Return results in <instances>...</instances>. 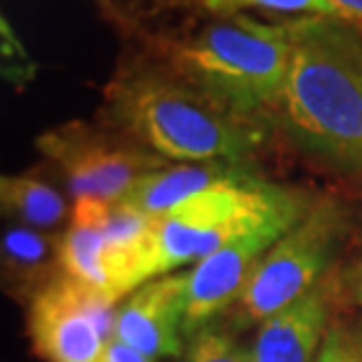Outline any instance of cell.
Wrapping results in <instances>:
<instances>
[{
    "label": "cell",
    "mask_w": 362,
    "mask_h": 362,
    "mask_svg": "<svg viewBox=\"0 0 362 362\" xmlns=\"http://www.w3.org/2000/svg\"><path fill=\"white\" fill-rule=\"evenodd\" d=\"M306 193L262 179L250 168L156 216L151 278L200 262L235 238L266 226H296L310 212Z\"/></svg>",
    "instance_id": "cell-4"
},
{
    "label": "cell",
    "mask_w": 362,
    "mask_h": 362,
    "mask_svg": "<svg viewBox=\"0 0 362 362\" xmlns=\"http://www.w3.org/2000/svg\"><path fill=\"white\" fill-rule=\"evenodd\" d=\"M104 122L165 160L243 163L264 139L259 120L216 104L146 47L120 59L104 88Z\"/></svg>",
    "instance_id": "cell-2"
},
{
    "label": "cell",
    "mask_w": 362,
    "mask_h": 362,
    "mask_svg": "<svg viewBox=\"0 0 362 362\" xmlns=\"http://www.w3.org/2000/svg\"><path fill=\"white\" fill-rule=\"evenodd\" d=\"M315 362H362V341L344 329L327 332Z\"/></svg>",
    "instance_id": "cell-18"
},
{
    "label": "cell",
    "mask_w": 362,
    "mask_h": 362,
    "mask_svg": "<svg viewBox=\"0 0 362 362\" xmlns=\"http://www.w3.org/2000/svg\"><path fill=\"white\" fill-rule=\"evenodd\" d=\"M186 273L141 285L115 315L113 334L148 358L181 356Z\"/></svg>",
    "instance_id": "cell-9"
},
{
    "label": "cell",
    "mask_w": 362,
    "mask_h": 362,
    "mask_svg": "<svg viewBox=\"0 0 362 362\" xmlns=\"http://www.w3.org/2000/svg\"><path fill=\"white\" fill-rule=\"evenodd\" d=\"M113 303L71 275L47 282L28 310L35 353L47 362H106L115 332Z\"/></svg>",
    "instance_id": "cell-7"
},
{
    "label": "cell",
    "mask_w": 362,
    "mask_h": 362,
    "mask_svg": "<svg viewBox=\"0 0 362 362\" xmlns=\"http://www.w3.org/2000/svg\"><path fill=\"white\" fill-rule=\"evenodd\" d=\"M356 299L362 303V262H360L358 273H356Z\"/></svg>",
    "instance_id": "cell-21"
},
{
    "label": "cell",
    "mask_w": 362,
    "mask_h": 362,
    "mask_svg": "<svg viewBox=\"0 0 362 362\" xmlns=\"http://www.w3.org/2000/svg\"><path fill=\"white\" fill-rule=\"evenodd\" d=\"M186 362H255V360H252V351H245L243 346H238L223 332L202 327L193 337Z\"/></svg>",
    "instance_id": "cell-17"
},
{
    "label": "cell",
    "mask_w": 362,
    "mask_h": 362,
    "mask_svg": "<svg viewBox=\"0 0 362 362\" xmlns=\"http://www.w3.org/2000/svg\"><path fill=\"white\" fill-rule=\"evenodd\" d=\"M106 362H153V358L144 356L141 351H136V349H132V346H127L125 341H120V339L113 334L111 344H108Z\"/></svg>",
    "instance_id": "cell-19"
},
{
    "label": "cell",
    "mask_w": 362,
    "mask_h": 362,
    "mask_svg": "<svg viewBox=\"0 0 362 362\" xmlns=\"http://www.w3.org/2000/svg\"><path fill=\"white\" fill-rule=\"evenodd\" d=\"M202 7L214 17H230V14L259 12L275 14V17H341L329 0H202Z\"/></svg>",
    "instance_id": "cell-14"
},
{
    "label": "cell",
    "mask_w": 362,
    "mask_h": 362,
    "mask_svg": "<svg viewBox=\"0 0 362 362\" xmlns=\"http://www.w3.org/2000/svg\"><path fill=\"white\" fill-rule=\"evenodd\" d=\"M144 42L216 104L252 120L269 118L292 59L287 19L259 21L247 14H212L186 35Z\"/></svg>",
    "instance_id": "cell-3"
},
{
    "label": "cell",
    "mask_w": 362,
    "mask_h": 362,
    "mask_svg": "<svg viewBox=\"0 0 362 362\" xmlns=\"http://www.w3.org/2000/svg\"><path fill=\"white\" fill-rule=\"evenodd\" d=\"M327 327V292L315 285L301 299L266 317L257 334L255 362H315Z\"/></svg>",
    "instance_id": "cell-10"
},
{
    "label": "cell",
    "mask_w": 362,
    "mask_h": 362,
    "mask_svg": "<svg viewBox=\"0 0 362 362\" xmlns=\"http://www.w3.org/2000/svg\"><path fill=\"white\" fill-rule=\"evenodd\" d=\"M106 21L125 35H144V21H151L172 10L202 5V0H97Z\"/></svg>",
    "instance_id": "cell-15"
},
{
    "label": "cell",
    "mask_w": 362,
    "mask_h": 362,
    "mask_svg": "<svg viewBox=\"0 0 362 362\" xmlns=\"http://www.w3.org/2000/svg\"><path fill=\"white\" fill-rule=\"evenodd\" d=\"M64 275H71L94 292L118 301L111 271L106 264V243L104 230L97 226H71V230L59 240L57 247Z\"/></svg>",
    "instance_id": "cell-12"
},
{
    "label": "cell",
    "mask_w": 362,
    "mask_h": 362,
    "mask_svg": "<svg viewBox=\"0 0 362 362\" xmlns=\"http://www.w3.org/2000/svg\"><path fill=\"white\" fill-rule=\"evenodd\" d=\"M292 228L294 226L259 228L195 262L193 269L186 273L184 332L188 334L200 332L205 322L221 313L230 301L240 299L259 262L269 255V247Z\"/></svg>",
    "instance_id": "cell-8"
},
{
    "label": "cell",
    "mask_w": 362,
    "mask_h": 362,
    "mask_svg": "<svg viewBox=\"0 0 362 362\" xmlns=\"http://www.w3.org/2000/svg\"><path fill=\"white\" fill-rule=\"evenodd\" d=\"M346 228L344 209L322 200L269 250L240 296L250 320H266L310 292L327 269L332 252Z\"/></svg>",
    "instance_id": "cell-6"
},
{
    "label": "cell",
    "mask_w": 362,
    "mask_h": 362,
    "mask_svg": "<svg viewBox=\"0 0 362 362\" xmlns=\"http://www.w3.org/2000/svg\"><path fill=\"white\" fill-rule=\"evenodd\" d=\"M3 209L33 228H52L66 216V200L47 181L31 175H5L0 179Z\"/></svg>",
    "instance_id": "cell-13"
},
{
    "label": "cell",
    "mask_w": 362,
    "mask_h": 362,
    "mask_svg": "<svg viewBox=\"0 0 362 362\" xmlns=\"http://www.w3.org/2000/svg\"><path fill=\"white\" fill-rule=\"evenodd\" d=\"M287 26L292 59L269 118L303 153L362 179V26L341 17Z\"/></svg>",
    "instance_id": "cell-1"
},
{
    "label": "cell",
    "mask_w": 362,
    "mask_h": 362,
    "mask_svg": "<svg viewBox=\"0 0 362 362\" xmlns=\"http://www.w3.org/2000/svg\"><path fill=\"white\" fill-rule=\"evenodd\" d=\"M243 163L233 160H205V163H179L148 172L129 188L122 200L151 216H163L179 207L188 198L207 191L209 186L233 177L243 170Z\"/></svg>",
    "instance_id": "cell-11"
},
{
    "label": "cell",
    "mask_w": 362,
    "mask_h": 362,
    "mask_svg": "<svg viewBox=\"0 0 362 362\" xmlns=\"http://www.w3.org/2000/svg\"><path fill=\"white\" fill-rule=\"evenodd\" d=\"M329 3L334 5L346 19L358 21V24L362 21V0H329Z\"/></svg>",
    "instance_id": "cell-20"
},
{
    "label": "cell",
    "mask_w": 362,
    "mask_h": 362,
    "mask_svg": "<svg viewBox=\"0 0 362 362\" xmlns=\"http://www.w3.org/2000/svg\"><path fill=\"white\" fill-rule=\"evenodd\" d=\"M49 252H52L49 240L42 233H38V230L12 228L3 238L5 269H10L12 273L31 275L33 271L42 269Z\"/></svg>",
    "instance_id": "cell-16"
},
{
    "label": "cell",
    "mask_w": 362,
    "mask_h": 362,
    "mask_svg": "<svg viewBox=\"0 0 362 362\" xmlns=\"http://www.w3.org/2000/svg\"><path fill=\"white\" fill-rule=\"evenodd\" d=\"M35 148L52 160L76 198L118 202L141 177L168 165L163 156L111 125L71 120L45 129Z\"/></svg>",
    "instance_id": "cell-5"
}]
</instances>
